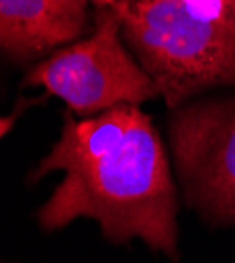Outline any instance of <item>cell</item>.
I'll return each instance as SVG.
<instances>
[{"label":"cell","instance_id":"3957f363","mask_svg":"<svg viewBox=\"0 0 235 263\" xmlns=\"http://www.w3.org/2000/svg\"><path fill=\"white\" fill-rule=\"evenodd\" d=\"M26 84L47 89L66 101L72 114L97 116L118 105H139L160 95L122 38V26L112 7L99 9L95 30L38 63Z\"/></svg>","mask_w":235,"mask_h":263},{"label":"cell","instance_id":"52a82bcc","mask_svg":"<svg viewBox=\"0 0 235 263\" xmlns=\"http://www.w3.org/2000/svg\"><path fill=\"white\" fill-rule=\"evenodd\" d=\"M89 3H93L97 9H105V7H114L118 0H89Z\"/></svg>","mask_w":235,"mask_h":263},{"label":"cell","instance_id":"ba28073f","mask_svg":"<svg viewBox=\"0 0 235 263\" xmlns=\"http://www.w3.org/2000/svg\"><path fill=\"white\" fill-rule=\"evenodd\" d=\"M231 11H233V17H235V0H231Z\"/></svg>","mask_w":235,"mask_h":263},{"label":"cell","instance_id":"6da1fadb","mask_svg":"<svg viewBox=\"0 0 235 263\" xmlns=\"http://www.w3.org/2000/svg\"><path fill=\"white\" fill-rule=\"evenodd\" d=\"M53 171L66 177L38 211L42 230L89 217L114 245L141 238L177 257V185L158 128L139 105L82 118L68 112L59 141L30 179Z\"/></svg>","mask_w":235,"mask_h":263},{"label":"cell","instance_id":"7a4b0ae2","mask_svg":"<svg viewBox=\"0 0 235 263\" xmlns=\"http://www.w3.org/2000/svg\"><path fill=\"white\" fill-rule=\"evenodd\" d=\"M122 38L170 109L196 95L235 86V17L185 0H118Z\"/></svg>","mask_w":235,"mask_h":263},{"label":"cell","instance_id":"277c9868","mask_svg":"<svg viewBox=\"0 0 235 263\" xmlns=\"http://www.w3.org/2000/svg\"><path fill=\"white\" fill-rule=\"evenodd\" d=\"M168 139L185 202L212 226H235V97L177 107Z\"/></svg>","mask_w":235,"mask_h":263},{"label":"cell","instance_id":"8992f818","mask_svg":"<svg viewBox=\"0 0 235 263\" xmlns=\"http://www.w3.org/2000/svg\"><path fill=\"white\" fill-rule=\"evenodd\" d=\"M185 3L198 11L210 13V15H231L233 17L231 0H185Z\"/></svg>","mask_w":235,"mask_h":263},{"label":"cell","instance_id":"5b68a950","mask_svg":"<svg viewBox=\"0 0 235 263\" xmlns=\"http://www.w3.org/2000/svg\"><path fill=\"white\" fill-rule=\"evenodd\" d=\"M89 0H0V51L30 59L76 40Z\"/></svg>","mask_w":235,"mask_h":263}]
</instances>
